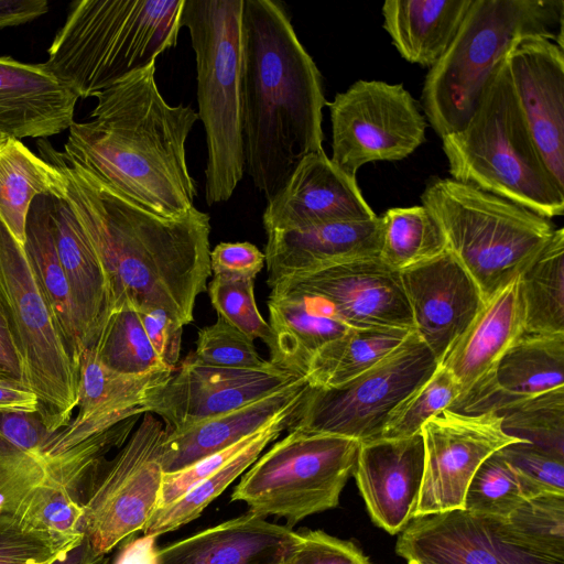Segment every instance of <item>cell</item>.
I'll return each instance as SVG.
<instances>
[{
    "mask_svg": "<svg viewBox=\"0 0 564 564\" xmlns=\"http://www.w3.org/2000/svg\"><path fill=\"white\" fill-rule=\"evenodd\" d=\"M506 62L534 143L564 189V48L546 37H529L508 53Z\"/></svg>",
    "mask_w": 564,
    "mask_h": 564,
    "instance_id": "obj_19",
    "label": "cell"
},
{
    "mask_svg": "<svg viewBox=\"0 0 564 564\" xmlns=\"http://www.w3.org/2000/svg\"><path fill=\"white\" fill-rule=\"evenodd\" d=\"M268 310L274 335L270 361L300 377L317 350L351 328L324 301L302 292L272 289Z\"/></svg>",
    "mask_w": 564,
    "mask_h": 564,
    "instance_id": "obj_29",
    "label": "cell"
},
{
    "mask_svg": "<svg viewBox=\"0 0 564 564\" xmlns=\"http://www.w3.org/2000/svg\"><path fill=\"white\" fill-rule=\"evenodd\" d=\"M498 414L509 436L564 459V387L512 403Z\"/></svg>",
    "mask_w": 564,
    "mask_h": 564,
    "instance_id": "obj_40",
    "label": "cell"
},
{
    "mask_svg": "<svg viewBox=\"0 0 564 564\" xmlns=\"http://www.w3.org/2000/svg\"><path fill=\"white\" fill-rule=\"evenodd\" d=\"M288 431L241 475L230 499L245 502L248 512L261 518H284L292 529L306 517L338 506L359 442L301 429Z\"/></svg>",
    "mask_w": 564,
    "mask_h": 564,
    "instance_id": "obj_9",
    "label": "cell"
},
{
    "mask_svg": "<svg viewBox=\"0 0 564 564\" xmlns=\"http://www.w3.org/2000/svg\"><path fill=\"white\" fill-rule=\"evenodd\" d=\"M411 329L350 328L312 357L305 378L313 388H330L367 371L399 347Z\"/></svg>",
    "mask_w": 564,
    "mask_h": 564,
    "instance_id": "obj_37",
    "label": "cell"
},
{
    "mask_svg": "<svg viewBox=\"0 0 564 564\" xmlns=\"http://www.w3.org/2000/svg\"><path fill=\"white\" fill-rule=\"evenodd\" d=\"M94 351L102 365L124 375L170 368L153 349L139 313L129 308L112 313Z\"/></svg>",
    "mask_w": 564,
    "mask_h": 564,
    "instance_id": "obj_41",
    "label": "cell"
},
{
    "mask_svg": "<svg viewBox=\"0 0 564 564\" xmlns=\"http://www.w3.org/2000/svg\"><path fill=\"white\" fill-rule=\"evenodd\" d=\"M527 499L518 475L500 449L488 456L467 488L464 510L508 518Z\"/></svg>",
    "mask_w": 564,
    "mask_h": 564,
    "instance_id": "obj_42",
    "label": "cell"
},
{
    "mask_svg": "<svg viewBox=\"0 0 564 564\" xmlns=\"http://www.w3.org/2000/svg\"><path fill=\"white\" fill-rule=\"evenodd\" d=\"M106 558L97 554L85 536L61 552L50 564H100Z\"/></svg>",
    "mask_w": 564,
    "mask_h": 564,
    "instance_id": "obj_56",
    "label": "cell"
},
{
    "mask_svg": "<svg viewBox=\"0 0 564 564\" xmlns=\"http://www.w3.org/2000/svg\"><path fill=\"white\" fill-rule=\"evenodd\" d=\"M191 355L197 362L223 368L259 369L270 362L259 356L252 339L219 316L199 329Z\"/></svg>",
    "mask_w": 564,
    "mask_h": 564,
    "instance_id": "obj_46",
    "label": "cell"
},
{
    "mask_svg": "<svg viewBox=\"0 0 564 564\" xmlns=\"http://www.w3.org/2000/svg\"><path fill=\"white\" fill-rule=\"evenodd\" d=\"M395 552L416 564H564L518 538L506 518L464 509L413 519Z\"/></svg>",
    "mask_w": 564,
    "mask_h": 564,
    "instance_id": "obj_15",
    "label": "cell"
},
{
    "mask_svg": "<svg viewBox=\"0 0 564 564\" xmlns=\"http://www.w3.org/2000/svg\"><path fill=\"white\" fill-rule=\"evenodd\" d=\"M69 547V546H68ZM57 556V555H56ZM55 556V557H56ZM55 557L47 560V561H29L23 564H50Z\"/></svg>",
    "mask_w": 564,
    "mask_h": 564,
    "instance_id": "obj_57",
    "label": "cell"
},
{
    "mask_svg": "<svg viewBox=\"0 0 564 564\" xmlns=\"http://www.w3.org/2000/svg\"><path fill=\"white\" fill-rule=\"evenodd\" d=\"M73 543L67 545L56 543L26 531L8 514L0 516V564L47 561L58 555Z\"/></svg>",
    "mask_w": 564,
    "mask_h": 564,
    "instance_id": "obj_49",
    "label": "cell"
},
{
    "mask_svg": "<svg viewBox=\"0 0 564 564\" xmlns=\"http://www.w3.org/2000/svg\"><path fill=\"white\" fill-rule=\"evenodd\" d=\"M282 564H372L350 541L340 540L322 530H304L297 536Z\"/></svg>",
    "mask_w": 564,
    "mask_h": 564,
    "instance_id": "obj_48",
    "label": "cell"
},
{
    "mask_svg": "<svg viewBox=\"0 0 564 564\" xmlns=\"http://www.w3.org/2000/svg\"><path fill=\"white\" fill-rule=\"evenodd\" d=\"M66 177L19 139L0 141V220L15 240L25 242L26 218L37 196L64 198Z\"/></svg>",
    "mask_w": 564,
    "mask_h": 564,
    "instance_id": "obj_33",
    "label": "cell"
},
{
    "mask_svg": "<svg viewBox=\"0 0 564 564\" xmlns=\"http://www.w3.org/2000/svg\"><path fill=\"white\" fill-rule=\"evenodd\" d=\"M425 463L414 518L463 510L469 482L481 463L502 447L523 442L502 430L495 411H442L421 430Z\"/></svg>",
    "mask_w": 564,
    "mask_h": 564,
    "instance_id": "obj_14",
    "label": "cell"
},
{
    "mask_svg": "<svg viewBox=\"0 0 564 564\" xmlns=\"http://www.w3.org/2000/svg\"><path fill=\"white\" fill-rule=\"evenodd\" d=\"M51 221L56 251L79 318L84 349L95 350L112 315L105 273L64 198L52 197Z\"/></svg>",
    "mask_w": 564,
    "mask_h": 564,
    "instance_id": "obj_28",
    "label": "cell"
},
{
    "mask_svg": "<svg viewBox=\"0 0 564 564\" xmlns=\"http://www.w3.org/2000/svg\"><path fill=\"white\" fill-rule=\"evenodd\" d=\"M297 378L271 361L259 369H236L207 366L188 355L147 413L158 414L165 431L175 432L245 406Z\"/></svg>",
    "mask_w": 564,
    "mask_h": 564,
    "instance_id": "obj_17",
    "label": "cell"
},
{
    "mask_svg": "<svg viewBox=\"0 0 564 564\" xmlns=\"http://www.w3.org/2000/svg\"><path fill=\"white\" fill-rule=\"evenodd\" d=\"M165 434L163 423L144 413L115 457L102 460L93 473V485L82 503L85 535L97 554L105 556L143 531L159 509Z\"/></svg>",
    "mask_w": 564,
    "mask_h": 564,
    "instance_id": "obj_12",
    "label": "cell"
},
{
    "mask_svg": "<svg viewBox=\"0 0 564 564\" xmlns=\"http://www.w3.org/2000/svg\"><path fill=\"white\" fill-rule=\"evenodd\" d=\"M310 384L300 377L275 392L245 406L175 432L162 445L164 473H174L232 446L264 427L285 409L300 403Z\"/></svg>",
    "mask_w": 564,
    "mask_h": 564,
    "instance_id": "obj_27",
    "label": "cell"
},
{
    "mask_svg": "<svg viewBox=\"0 0 564 564\" xmlns=\"http://www.w3.org/2000/svg\"><path fill=\"white\" fill-rule=\"evenodd\" d=\"M243 1L185 0L186 28L196 61L198 119L206 147L205 199L227 202L246 170L242 78Z\"/></svg>",
    "mask_w": 564,
    "mask_h": 564,
    "instance_id": "obj_7",
    "label": "cell"
},
{
    "mask_svg": "<svg viewBox=\"0 0 564 564\" xmlns=\"http://www.w3.org/2000/svg\"><path fill=\"white\" fill-rule=\"evenodd\" d=\"M442 145L453 180L547 219L563 215L564 189L534 143L513 93L506 58L465 126L443 137Z\"/></svg>",
    "mask_w": 564,
    "mask_h": 564,
    "instance_id": "obj_6",
    "label": "cell"
},
{
    "mask_svg": "<svg viewBox=\"0 0 564 564\" xmlns=\"http://www.w3.org/2000/svg\"><path fill=\"white\" fill-rule=\"evenodd\" d=\"M0 378L23 383L22 362L8 325L0 312Z\"/></svg>",
    "mask_w": 564,
    "mask_h": 564,
    "instance_id": "obj_55",
    "label": "cell"
},
{
    "mask_svg": "<svg viewBox=\"0 0 564 564\" xmlns=\"http://www.w3.org/2000/svg\"><path fill=\"white\" fill-rule=\"evenodd\" d=\"M501 454L518 475L527 499L545 495H564V459L527 442L509 444Z\"/></svg>",
    "mask_w": 564,
    "mask_h": 564,
    "instance_id": "obj_47",
    "label": "cell"
},
{
    "mask_svg": "<svg viewBox=\"0 0 564 564\" xmlns=\"http://www.w3.org/2000/svg\"><path fill=\"white\" fill-rule=\"evenodd\" d=\"M9 516L26 531L59 544L67 545L85 536L82 501L48 479L28 490Z\"/></svg>",
    "mask_w": 564,
    "mask_h": 564,
    "instance_id": "obj_39",
    "label": "cell"
},
{
    "mask_svg": "<svg viewBox=\"0 0 564 564\" xmlns=\"http://www.w3.org/2000/svg\"><path fill=\"white\" fill-rule=\"evenodd\" d=\"M210 270L214 276L251 279L261 272L265 257L250 242H220L210 250Z\"/></svg>",
    "mask_w": 564,
    "mask_h": 564,
    "instance_id": "obj_50",
    "label": "cell"
},
{
    "mask_svg": "<svg viewBox=\"0 0 564 564\" xmlns=\"http://www.w3.org/2000/svg\"><path fill=\"white\" fill-rule=\"evenodd\" d=\"M147 336L163 364L175 368L178 362L184 325L161 310L139 313Z\"/></svg>",
    "mask_w": 564,
    "mask_h": 564,
    "instance_id": "obj_51",
    "label": "cell"
},
{
    "mask_svg": "<svg viewBox=\"0 0 564 564\" xmlns=\"http://www.w3.org/2000/svg\"><path fill=\"white\" fill-rule=\"evenodd\" d=\"M175 368L124 375L102 365L94 350L80 356L77 415L62 429L69 444L82 443L122 421L141 416L172 377Z\"/></svg>",
    "mask_w": 564,
    "mask_h": 564,
    "instance_id": "obj_23",
    "label": "cell"
},
{
    "mask_svg": "<svg viewBox=\"0 0 564 564\" xmlns=\"http://www.w3.org/2000/svg\"><path fill=\"white\" fill-rule=\"evenodd\" d=\"M523 335L564 334V229L518 278Z\"/></svg>",
    "mask_w": 564,
    "mask_h": 564,
    "instance_id": "obj_36",
    "label": "cell"
},
{
    "mask_svg": "<svg viewBox=\"0 0 564 564\" xmlns=\"http://www.w3.org/2000/svg\"><path fill=\"white\" fill-rule=\"evenodd\" d=\"M47 11L46 0H0V30L29 23Z\"/></svg>",
    "mask_w": 564,
    "mask_h": 564,
    "instance_id": "obj_52",
    "label": "cell"
},
{
    "mask_svg": "<svg viewBox=\"0 0 564 564\" xmlns=\"http://www.w3.org/2000/svg\"><path fill=\"white\" fill-rule=\"evenodd\" d=\"M301 402L279 413L218 470L194 485L172 503L156 510L143 533L159 536L175 531L200 516L215 498L258 459L271 442L275 441L284 430H288Z\"/></svg>",
    "mask_w": 564,
    "mask_h": 564,
    "instance_id": "obj_34",
    "label": "cell"
},
{
    "mask_svg": "<svg viewBox=\"0 0 564 564\" xmlns=\"http://www.w3.org/2000/svg\"><path fill=\"white\" fill-rule=\"evenodd\" d=\"M156 538L143 534L127 542L112 564H160Z\"/></svg>",
    "mask_w": 564,
    "mask_h": 564,
    "instance_id": "obj_54",
    "label": "cell"
},
{
    "mask_svg": "<svg viewBox=\"0 0 564 564\" xmlns=\"http://www.w3.org/2000/svg\"><path fill=\"white\" fill-rule=\"evenodd\" d=\"M155 70L152 63L98 94L90 119L68 129L64 152L132 200L173 218L192 209L197 194L185 144L198 115L166 102Z\"/></svg>",
    "mask_w": 564,
    "mask_h": 564,
    "instance_id": "obj_2",
    "label": "cell"
},
{
    "mask_svg": "<svg viewBox=\"0 0 564 564\" xmlns=\"http://www.w3.org/2000/svg\"><path fill=\"white\" fill-rule=\"evenodd\" d=\"M78 96L44 63L0 56V134L46 139L68 130Z\"/></svg>",
    "mask_w": 564,
    "mask_h": 564,
    "instance_id": "obj_24",
    "label": "cell"
},
{
    "mask_svg": "<svg viewBox=\"0 0 564 564\" xmlns=\"http://www.w3.org/2000/svg\"><path fill=\"white\" fill-rule=\"evenodd\" d=\"M283 562V561H282ZM282 562H279V563H273V564H282Z\"/></svg>",
    "mask_w": 564,
    "mask_h": 564,
    "instance_id": "obj_61",
    "label": "cell"
},
{
    "mask_svg": "<svg viewBox=\"0 0 564 564\" xmlns=\"http://www.w3.org/2000/svg\"><path fill=\"white\" fill-rule=\"evenodd\" d=\"M408 564H416V563H414V562H408Z\"/></svg>",
    "mask_w": 564,
    "mask_h": 564,
    "instance_id": "obj_59",
    "label": "cell"
},
{
    "mask_svg": "<svg viewBox=\"0 0 564 564\" xmlns=\"http://www.w3.org/2000/svg\"><path fill=\"white\" fill-rule=\"evenodd\" d=\"M51 196H37L29 210L24 251L51 311L63 346L79 373L84 350L79 318L52 231Z\"/></svg>",
    "mask_w": 564,
    "mask_h": 564,
    "instance_id": "obj_30",
    "label": "cell"
},
{
    "mask_svg": "<svg viewBox=\"0 0 564 564\" xmlns=\"http://www.w3.org/2000/svg\"><path fill=\"white\" fill-rule=\"evenodd\" d=\"M382 219L328 223L267 234L264 257L270 289L280 281L343 261L379 257Z\"/></svg>",
    "mask_w": 564,
    "mask_h": 564,
    "instance_id": "obj_25",
    "label": "cell"
},
{
    "mask_svg": "<svg viewBox=\"0 0 564 564\" xmlns=\"http://www.w3.org/2000/svg\"><path fill=\"white\" fill-rule=\"evenodd\" d=\"M506 520L525 543L547 555L564 558V495L545 494L530 498Z\"/></svg>",
    "mask_w": 564,
    "mask_h": 564,
    "instance_id": "obj_44",
    "label": "cell"
},
{
    "mask_svg": "<svg viewBox=\"0 0 564 564\" xmlns=\"http://www.w3.org/2000/svg\"><path fill=\"white\" fill-rule=\"evenodd\" d=\"M425 463L422 433L359 443L352 475L373 523L390 534L413 520Z\"/></svg>",
    "mask_w": 564,
    "mask_h": 564,
    "instance_id": "obj_22",
    "label": "cell"
},
{
    "mask_svg": "<svg viewBox=\"0 0 564 564\" xmlns=\"http://www.w3.org/2000/svg\"><path fill=\"white\" fill-rule=\"evenodd\" d=\"M272 289L321 299L334 317L351 328L397 327L413 330L400 271L379 257L358 258L284 279Z\"/></svg>",
    "mask_w": 564,
    "mask_h": 564,
    "instance_id": "obj_16",
    "label": "cell"
},
{
    "mask_svg": "<svg viewBox=\"0 0 564 564\" xmlns=\"http://www.w3.org/2000/svg\"><path fill=\"white\" fill-rule=\"evenodd\" d=\"M184 1H74L44 64L78 98L96 97L176 45Z\"/></svg>",
    "mask_w": 564,
    "mask_h": 564,
    "instance_id": "obj_4",
    "label": "cell"
},
{
    "mask_svg": "<svg viewBox=\"0 0 564 564\" xmlns=\"http://www.w3.org/2000/svg\"><path fill=\"white\" fill-rule=\"evenodd\" d=\"M3 137H7V135H2V134H0V141L2 140V138H3Z\"/></svg>",
    "mask_w": 564,
    "mask_h": 564,
    "instance_id": "obj_58",
    "label": "cell"
},
{
    "mask_svg": "<svg viewBox=\"0 0 564 564\" xmlns=\"http://www.w3.org/2000/svg\"><path fill=\"white\" fill-rule=\"evenodd\" d=\"M564 387V334L522 335L497 366L486 412Z\"/></svg>",
    "mask_w": 564,
    "mask_h": 564,
    "instance_id": "obj_32",
    "label": "cell"
},
{
    "mask_svg": "<svg viewBox=\"0 0 564 564\" xmlns=\"http://www.w3.org/2000/svg\"><path fill=\"white\" fill-rule=\"evenodd\" d=\"M457 395L454 377L438 364L432 376L392 411L381 438H406L420 433L430 419L449 409Z\"/></svg>",
    "mask_w": 564,
    "mask_h": 564,
    "instance_id": "obj_43",
    "label": "cell"
},
{
    "mask_svg": "<svg viewBox=\"0 0 564 564\" xmlns=\"http://www.w3.org/2000/svg\"><path fill=\"white\" fill-rule=\"evenodd\" d=\"M377 215L356 177L338 169L324 151L306 154L262 215L265 234L328 223L365 221Z\"/></svg>",
    "mask_w": 564,
    "mask_h": 564,
    "instance_id": "obj_21",
    "label": "cell"
},
{
    "mask_svg": "<svg viewBox=\"0 0 564 564\" xmlns=\"http://www.w3.org/2000/svg\"><path fill=\"white\" fill-rule=\"evenodd\" d=\"M51 434L37 412L0 410V514L46 479L41 451Z\"/></svg>",
    "mask_w": 564,
    "mask_h": 564,
    "instance_id": "obj_35",
    "label": "cell"
},
{
    "mask_svg": "<svg viewBox=\"0 0 564 564\" xmlns=\"http://www.w3.org/2000/svg\"><path fill=\"white\" fill-rule=\"evenodd\" d=\"M0 410L39 412V399L21 381L0 378Z\"/></svg>",
    "mask_w": 564,
    "mask_h": 564,
    "instance_id": "obj_53",
    "label": "cell"
},
{
    "mask_svg": "<svg viewBox=\"0 0 564 564\" xmlns=\"http://www.w3.org/2000/svg\"><path fill=\"white\" fill-rule=\"evenodd\" d=\"M471 0H388L383 29L400 55L412 64L432 67L444 55Z\"/></svg>",
    "mask_w": 564,
    "mask_h": 564,
    "instance_id": "obj_31",
    "label": "cell"
},
{
    "mask_svg": "<svg viewBox=\"0 0 564 564\" xmlns=\"http://www.w3.org/2000/svg\"><path fill=\"white\" fill-rule=\"evenodd\" d=\"M106 562H107V561L105 560V561H104V562H101L100 564H106Z\"/></svg>",
    "mask_w": 564,
    "mask_h": 564,
    "instance_id": "obj_60",
    "label": "cell"
},
{
    "mask_svg": "<svg viewBox=\"0 0 564 564\" xmlns=\"http://www.w3.org/2000/svg\"><path fill=\"white\" fill-rule=\"evenodd\" d=\"M400 275L413 330L440 364L484 306L481 293L448 250Z\"/></svg>",
    "mask_w": 564,
    "mask_h": 564,
    "instance_id": "obj_20",
    "label": "cell"
},
{
    "mask_svg": "<svg viewBox=\"0 0 564 564\" xmlns=\"http://www.w3.org/2000/svg\"><path fill=\"white\" fill-rule=\"evenodd\" d=\"M246 169L270 200L308 153L322 152L323 78L274 0L243 1Z\"/></svg>",
    "mask_w": 564,
    "mask_h": 564,
    "instance_id": "obj_3",
    "label": "cell"
},
{
    "mask_svg": "<svg viewBox=\"0 0 564 564\" xmlns=\"http://www.w3.org/2000/svg\"><path fill=\"white\" fill-rule=\"evenodd\" d=\"M326 106L330 161L350 176L369 162L405 159L425 141V118L402 84L359 79Z\"/></svg>",
    "mask_w": 564,
    "mask_h": 564,
    "instance_id": "obj_13",
    "label": "cell"
},
{
    "mask_svg": "<svg viewBox=\"0 0 564 564\" xmlns=\"http://www.w3.org/2000/svg\"><path fill=\"white\" fill-rule=\"evenodd\" d=\"M380 217L379 258L397 271L429 261L447 250L441 227L423 205L390 208Z\"/></svg>",
    "mask_w": 564,
    "mask_h": 564,
    "instance_id": "obj_38",
    "label": "cell"
},
{
    "mask_svg": "<svg viewBox=\"0 0 564 564\" xmlns=\"http://www.w3.org/2000/svg\"><path fill=\"white\" fill-rule=\"evenodd\" d=\"M523 335L518 279L485 302L467 329L454 343L440 365L458 386L448 410L478 414L486 412L498 364Z\"/></svg>",
    "mask_w": 564,
    "mask_h": 564,
    "instance_id": "obj_18",
    "label": "cell"
},
{
    "mask_svg": "<svg viewBox=\"0 0 564 564\" xmlns=\"http://www.w3.org/2000/svg\"><path fill=\"white\" fill-rule=\"evenodd\" d=\"M421 202L484 302L519 278L555 229L550 219L452 177L431 180Z\"/></svg>",
    "mask_w": 564,
    "mask_h": 564,
    "instance_id": "obj_8",
    "label": "cell"
},
{
    "mask_svg": "<svg viewBox=\"0 0 564 564\" xmlns=\"http://www.w3.org/2000/svg\"><path fill=\"white\" fill-rule=\"evenodd\" d=\"M534 36L564 48L563 0H471L422 88V108L438 137L465 126L500 63L521 41Z\"/></svg>",
    "mask_w": 564,
    "mask_h": 564,
    "instance_id": "obj_5",
    "label": "cell"
},
{
    "mask_svg": "<svg viewBox=\"0 0 564 564\" xmlns=\"http://www.w3.org/2000/svg\"><path fill=\"white\" fill-rule=\"evenodd\" d=\"M297 532L247 512L159 549L160 564H273Z\"/></svg>",
    "mask_w": 564,
    "mask_h": 564,
    "instance_id": "obj_26",
    "label": "cell"
},
{
    "mask_svg": "<svg viewBox=\"0 0 564 564\" xmlns=\"http://www.w3.org/2000/svg\"><path fill=\"white\" fill-rule=\"evenodd\" d=\"M0 312L23 368V384L39 399L50 433L65 427L77 406L79 373L63 346L24 247L0 220Z\"/></svg>",
    "mask_w": 564,
    "mask_h": 564,
    "instance_id": "obj_10",
    "label": "cell"
},
{
    "mask_svg": "<svg viewBox=\"0 0 564 564\" xmlns=\"http://www.w3.org/2000/svg\"><path fill=\"white\" fill-rule=\"evenodd\" d=\"M41 158L67 182L70 206L105 273L112 313L161 310L181 324L194 321L210 270V218L193 207L164 217L118 192L51 143L37 141Z\"/></svg>",
    "mask_w": 564,
    "mask_h": 564,
    "instance_id": "obj_1",
    "label": "cell"
},
{
    "mask_svg": "<svg viewBox=\"0 0 564 564\" xmlns=\"http://www.w3.org/2000/svg\"><path fill=\"white\" fill-rule=\"evenodd\" d=\"M207 292L219 317L254 340L261 339L272 349L274 335L260 314L254 299V280L214 276Z\"/></svg>",
    "mask_w": 564,
    "mask_h": 564,
    "instance_id": "obj_45",
    "label": "cell"
},
{
    "mask_svg": "<svg viewBox=\"0 0 564 564\" xmlns=\"http://www.w3.org/2000/svg\"><path fill=\"white\" fill-rule=\"evenodd\" d=\"M438 361L414 330L377 365L330 388L310 386L288 430L333 434L359 443L381 438L397 405L427 380Z\"/></svg>",
    "mask_w": 564,
    "mask_h": 564,
    "instance_id": "obj_11",
    "label": "cell"
}]
</instances>
